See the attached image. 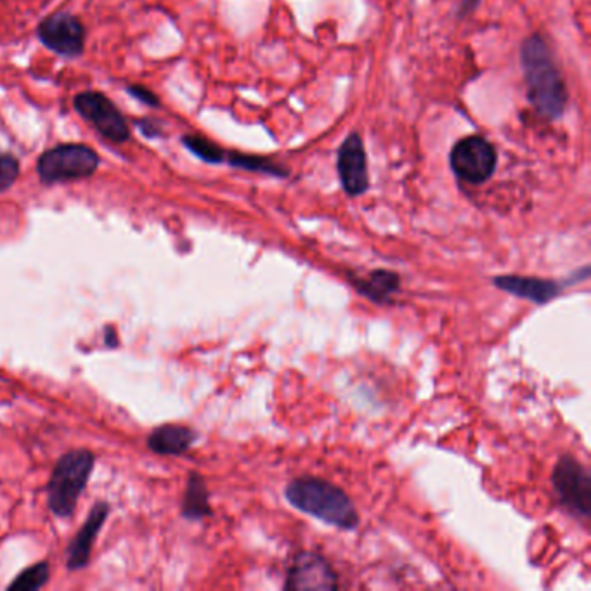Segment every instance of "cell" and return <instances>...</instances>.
<instances>
[{"label":"cell","instance_id":"obj_13","mask_svg":"<svg viewBox=\"0 0 591 591\" xmlns=\"http://www.w3.org/2000/svg\"><path fill=\"white\" fill-rule=\"evenodd\" d=\"M351 283L356 292L375 304H389L401 290V276L389 269H375L366 278H351Z\"/></svg>","mask_w":591,"mask_h":591},{"label":"cell","instance_id":"obj_12","mask_svg":"<svg viewBox=\"0 0 591 591\" xmlns=\"http://www.w3.org/2000/svg\"><path fill=\"white\" fill-rule=\"evenodd\" d=\"M108 514H110V505L106 501H99L92 507L91 514L85 520L84 526L78 531L75 540L68 545V550H66V566L70 571H78V569L89 566L92 546H94L101 527L108 519Z\"/></svg>","mask_w":591,"mask_h":591},{"label":"cell","instance_id":"obj_16","mask_svg":"<svg viewBox=\"0 0 591 591\" xmlns=\"http://www.w3.org/2000/svg\"><path fill=\"white\" fill-rule=\"evenodd\" d=\"M51 576V569L47 562H39L33 567H28L21 572L18 578L14 579L13 583L9 585L11 591H35L40 590L42 586L46 585Z\"/></svg>","mask_w":591,"mask_h":591},{"label":"cell","instance_id":"obj_1","mask_svg":"<svg viewBox=\"0 0 591 591\" xmlns=\"http://www.w3.org/2000/svg\"><path fill=\"white\" fill-rule=\"evenodd\" d=\"M285 498L292 507L316 517L328 526L354 531L359 526L356 505L344 489L319 477L293 479L285 489Z\"/></svg>","mask_w":591,"mask_h":591},{"label":"cell","instance_id":"obj_18","mask_svg":"<svg viewBox=\"0 0 591 591\" xmlns=\"http://www.w3.org/2000/svg\"><path fill=\"white\" fill-rule=\"evenodd\" d=\"M20 176V162L9 153L0 151V191L11 188Z\"/></svg>","mask_w":591,"mask_h":591},{"label":"cell","instance_id":"obj_14","mask_svg":"<svg viewBox=\"0 0 591 591\" xmlns=\"http://www.w3.org/2000/svg\"><path fill=\"white\" fill-rule=\"evenodd\" d=\"M198 439L195 430L184 425H162L151 432L148 448L156 455L179 456L186 453Z\"/></svg>","mask_w":591,"mask_h":591},{"label":"cell","instance_id":"obj_11","mask_svg":"<svg viewBox=\"0 0 591 591\" xmlns=\"http://www.w3.org/2000/svg\"><path fill=\"white\" fill-rule=\"evenodd\" d=\"M491 281L501 292L510 293L514 297L529 300V302L540 304V306L552 302L566 288L564 281L546 280V278H534V276H517V274L494 276Z\"/></svg>","mask_w":591,"mask_h":591},{"label":"cell","instance_id":"obj_10","mask_svg":"<svg viewBox=\"0 0 591 591\" xmlns=\"http://www.w3.org/2000/svg\"><path fill=\"white\" fill-rule=\"evenodd\" d=\"M338 176L349 196H361L370 188L368 162L363 141L358 134H351L338 150Z\"/></svg>","mask_w":591,"mask_h":591},{"label":"cell","instance_id":"obj_8","mask_svg":"<svg viewBox=\"0 0 591 591\" xmlns=\"http://www.w3.org/2000/svg\"><path fill=\"white\" fill-rule=\"evenodd\" d=\"M338 576L332 564L316 552L295 555L286 571L285 590H337Z\"/></svg>","mask_w":591,"mask_h":591},{"label":"cell","instance_id":"obj_7","mask_svg":"<svg viewBox=\"0 0 591 591\" xmlns=\"http://www.w3.org/2000/svg\"><path fill=\"white\" fill-rule=\"evenodd\" d=\"M80 117L94 125L111 143H125L130 136L129 125L117 106L101 92H80L73 99Z\"/></svg>","mask_w":591,"mask_h":591},{"label":"cell","instance_id":"obj_2","mask_svg":"<svg viewBox=\"0 0 591 591\" xmlns=\"http://www.w3.org/2000/svg\"><path fill=\"white\" fill-rule=\"evenodd\" d=\"M520 63L526 73L531 103L541 115L559 118L566 110V84L541 37L534 35L522 44Z\"/></svg>","mask_w":591,"mask_h":591},{"label":"cell","instance_id":"obj_19","mask_svg":"<svg viewBox=\"0 0 591 591\" xmlns=\"http://www.w3.org/2000/svg\"><path fill=\"white\" fill-rule=\"evenodd\" d=\"M129 92L130 94H134L139 101H143V103L151 104V106H158V99H156L155 94L146 91L144 87H130Z\"/></svg>","mask_w":591,"mask_h":591},{"label":"cell","instance_id":"obj_20","mask_svg":"<svg viewBox=\"0 0 591 591\" xmlns=\"http://www.w3.org/2000/svg\"><path fill=\"white\" fill-rule=\"evenodd\" d=\"M106 345L108 347H117L118 345L117 333H113V337H111V328L106 330Z\"/></svg>","mask_w":591,"mask_h":591},{"label":"cell","instance_id":"obj_5","mask_svg":"<svg viewBox=\"0 0 591 591\" xmlns=\"http://www.w3.org/2000/svg\"><path fill=\"white\" fill-rule=\"evenodd\" d=\"M553 488L567 512L581 520L591 515V475L588 467L574 456H560L553 468Z\"/></svg>","mask_w":591,"mask_h":591},{"label":"cell","instance_id":"obj_9","mask_svg":"<svg viewBox=\"0 0 591 591\" xmlns=\"http://www.w3.org/2000/svg\"><path fill=\"white\" fill-rule=\"evenodd\" d=\"M40 42L65 58H75L84 52L85 30L80 21L68 13L47 16L37 30Z\"/></svg>","mask_w":591,"mask_h":591},{"label":"cell","instance_id":"obj_6","mask_svg":"<svg viewBox=\"0 0 591 591\" xmlns=\"http://www.w3.org/2000/svg\"><path fill=\"white\" fill-rule=\"evenodd\" d=\"M451 169L462 181L482 184L491 179L498 156L493 144L484 137L470 136L456 143L449 156Z\"/></svg>","mask_w":591,"mask_h":591},{"label":"cell","instance_id":"obj_21","mask_svg":"<svg viewBox=\"0 0 591 591\" xmlns=\"http://www.w3.org/2000/svg\"><path fill=\"white\" fill-rule=\"evenodd\" d=\"M475 4H477V0H463V11H465V9H470V7H474Z\"/></svg>","mask_w":591,"mask_h":591},{"label":"cell","instance_id":"obj_4","mask_svg":"<svg viewBox=\"0 0 591 591\" xmlns=\"http://www.w3.org/2000/svg\"><path fill=\"white\" fill-rule=\"evenodd\" d=\"M96 151L84 144H61L46 151L37 162V172L42 182L75 181L84 179L98 170Z\"/></svg>","mask_w":591,"mask_h":591},{"label":"cell","instance_id":"obj_15","mask_svg":"<svg viewBox=\"0 0 591 591\" xmlns=\"http://www.w3.org/2000/svg\"><path fill=\"white\" fill-rule=\"evenodd\" d=\"M182 515L188 520H202L212 515L210 494L200 474L189 475L188 488L182 501Z\"/></svg>","mask_w":591,"mask_h":591},{"label":"cell","instance_id":"obj_3","mask_svg":"<svg viewBox=\"0 0 591 591\" xmlns=\"http://www.w3.org/2000/svg\"><path fill=\"white\" fill-rule=\"evenodd\" d=\"M96 456L87 449L70 451L59 458L47 484V505L59 519H70L80 494L89 482Z\"/></svg>","mask_w":591,"mask_h":591},{"label":"cell","instance_id":"obj_17","mask_svg":"<svg viewBox=\"0 0 591 591\" xmlns=\"http://www.w3.org/2000/svg\"><path fill=\"white\" fill-rule=\"evenodd\" d=\"M182 141H184L189 151H193L196 156H200L205 162L221 163L224 160V153L207 139L198 136H186Z\"/></svg>","mask_w":591,"mask_h":591}]
</instances>
